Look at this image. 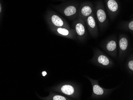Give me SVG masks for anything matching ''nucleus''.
Instances as JSON below:
<instances>
[{
  "instance_id": "nucleus-1",
  "label": "nucleus",
  "mask_w": 133,
  "mask_h": 100,
  "mask_svg": "<svg viewBox=\"0 0 133 100\" xmlns=\"http://www.w3.org/2000/svg\"><path fill=\"white\" fill-rule=\"evenodd\" d=\"M52 90L73 98H78L79 97V88L74 83H62L53 87Z\"/></svg>"
},
{
  "instance_id": "nucleus-7",
  "label": "nucleus",
  "mask_w": 133,
  "mask_h": 100,
  "mask_svg": "<svg viewBox=\"0 0 133 100\" xmlns=\"http://www.w3.org/2000/svg\"><path fill=\"white\" fill-rule=\"evenodd\" d=\"M57 9L66 17L69 18H74L77 17L78 9L74 4H68L63 6L57 7Z\"/></svg>"
},
{
  "instance_id": "nucleus-10",
  "label": "nucleus",
  "mask_w": 133,
  "mask_h": 100,
  "mask_svg": "<svg viewBox=\"0 0 133 100\" xmlns=\"http://www.w3.org/2000/svg\"><path fill=\"white\" fill-rule=\"evenodd\" d=\"M129 45V42L125 36H122L119 41V57L122 58L127 51Z\"/></svg>"
},
{
  "instance_id": "nucleus-16",
  "label": "nucleus",
  "mask_w": 133,
  "mask_h": 100,
  "mask_svg": "<svg viewBox=\"0 0 133 100\" xmlns=\"http://www.w3.org/2000/svg\"><path fill=\"white\" fill-rule=\"evenodd\" d=\"M128 28L129 30L133 32V21H131L128 24Z\"/></svg>"
},
{
  "instance_id": "nucleus-13",
  "label": "nucleus",
  "mask_w": 133,
  "mask_h": 100,
  "mask_svg": "<svg viewBox=\"0 0 133 100\" xmlns=\"http://www.w3.org/2000/svg\"><path fill=\"white\" fill-rule=\"evenodd\" d=\"M107 6L111 16H114L117 14L118 10L119 5L116 0H108Z\"/></svg>"
},
{
  "instance_id": "nucleus-6",
  "label": "nucleus",
  "mask_w": 133,
  "mask_h": 100,
  "mask_svg": "<svg viewBox=\"0 0 133 100\" xmlns=\"http://www.w3.org/2000/svg\"><path fill=\"white\" fill-rule=\"evenodd\" d=\"M50 28L54 33L59 36L71 39H75L76 38V33L74 29L51 26L50 27Z\"/></svg>"
},
{
  "instance_id": "nucleus-15",
  "label": "nucleus",
  "mask_w": 133,
  "mask_h": 100,
  "mask_svg": "<svg viewBox=\"0 0 133 100\" xmlns=\"http://www.w3.org/2000/svg\"><path fill=\"white\" fill-rule=\"evenodd\" d=\"M127 67L130 71H133V58L131 59H130L128 63Z\"/></svg>"
},
{
  "instance_id": "nucleus-17",
  "label": "nucleus",
  "mask_w": 133,
  "mask_h": 100,
  "mask_svg": "<svg viewBox=\"0 0 133 100\" xmlns=\"http://www.w3.org/2000/svg\"><path fill=\"white\" fill-rule=\"evenodd\" d=\"M2 5H1V2H0V19H1V15H2Z\"/></svg>"
},
{
  "instance_id": "nucleus-14",
  "label": "nucleus",
  "mask_w": 133,
  "mask_h": 100,
  "mask_svg": "<svg viewBox=\"0 0 133 100\" xmlns=\"http://www.w3.org/2000/svg\"><path fill=\"white\" fill-rule=\"evenodd\" d=\"M41 99L45 100H72L71 98L65 96L55 94L53 92H50L49 95L45 97L40 98Z\"/></svg>"
},
{
  "instance_id": "nucleus-11",
  "label": "nucleus",
  "mask_w": 133,
  "mask_h": 100,
  "mask_svg": "<svg viewBox=\"0 0 133 100\" xmlns=\"http://www.w3.org/2000/svg\"><path fill=\"white\" fill-rule=\"evenodd\" d=\"M96 18L98 21L99 25L102 28L106 25L107 21L106 12L102 7L98 6L96 9Z\"/></svg>"
},
{
  "instance_id": "nucleus-3",
  "label": "nucleus",
  "mask_w": 133,
  "mask_h": 100,
  "mask_svg": "<svg viewBox=\"0 0 133 100\" xmlns=\"http://www.w3.org/2000/svg\"><path fill=\"white\" fill-rule=\"evenodd\" d=\"M91 61L96 65L105 68H109L113 65L112 59L100 51H96Z\"/></svg>"
},
{
  "instance_id": "nucleus-4",
  "label": "nucleus",
  "mask_w": 133,
  "mask_h": 100,
  "mask_svg": "<svg viewBox=\"0 0 133 100\" xmlns=\"http://www.w3.org/2000/svg\"><path fill=\"white\" fill-rule=\"evenodd\" d=\"M87 78L90 81L92 85V98H99L106 97L112 92L114 89H105L100 86L98 80L92 79L89 77Z\"/></svg>"
},
{
  "instance_id": "nucleus-12",
  "label": "nucleus",
  "mask_w": 133,
  "mask_h": 100,
  "mask_svg": "<svg viewBox=\"0 0 133 100\" xmlns=\"http://www.w3.org/2000/svg\"><path fill=\"white\" fill-rule=\"evenodd\" d=\"M104 48L108 53L112 56H116L117 52V44L116 40L111 39L108 41L104 45Z\"/></svg>"
},
{
  "instance_id": "nucleus-18",
  "label": "nucleus",
  "mask_w": 133,
  "mask_h": 100,
  "mask_svg": "<svg viewBox=\"0 0 133 100\" xmlns=\"http://www.w3.org/2000/svg\"><path fill=\"white\" fill-rule=\"evenodd\" d=\"M46 75H47V73L45 71H43L42 72V75L43 76H45Z\"/></svg>"
},
{
  "instance_id": "nucleus-5",
  "label": "nucleus",
  "mask_w": 133,
  "mask_h": 100,
  "mask_svg": "<svg viewBox=\"0 0 133 100\" xmlns=\"http://www.w3.org/2000/svg\"><path fill=\"white\" fill-rule=\"evenodd\" d=\"M74 29L75 30L76 36L79 40H83L86 37V27L84 20L77 18L74 22Z\"/></svg>"
},
{
  "instance_id": "nucleus-2",
  "label": "nucleus",
  "mask_w": 133,
  "mask_h": 100,
  "mask_svg": "<svg viewBox=\"0 0 133 100\" xmlns=\"http://www.w3.org/2000/svg\"><path fill=\"white\" fill-rule=\"evenodd\" d=\"M46 20L49 27L71 28L65 19L53 11H50L47 13Z\"/></svg>"
},
{
  "instance_id": "nucleus-9",
  "label": "nucleus",
  "mask_w": 133,
  "mask_h": 100,
  "mask_svg": "<svg viewBox=\"0 0 133 100\" xmlns=\"http://www.w3.org/2000/svg\"><path fill=\"white\" fill-rule=\"evenodd\" d=\"M92 13H93L92 6L89 4H84L82 5L78 9L77 18H80L84 20Z\"/></svg>"
},
{
  "instance_id": "nucleus-8",
  "label": "nucleus",
  "mask_w": 133,
  "mask_h": 100,
  "mask_svg": "<svg viewBox=\"0 0 133 100\" xmlns=\"http://www.w3.org/2000/svg\"><path fill=\"white\" fill-rule=\"evenodd\" d=\"M90 35L96 36L98 35V28L93 13L84 20Z\"/></svg>"
}]
</instances>
